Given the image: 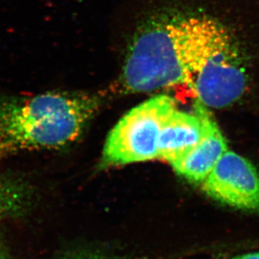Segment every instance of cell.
Listing matches in <instances>:
<instances>
[{
    "label": "cell",
    "mask_w": 259,
    "mask_h": 259,
    "mask_svg": "<svg viewBox=\"0 0 259 259\" xmlns=\"http://www.w3.org/2000/svg\"><path fill=\"white\" fill-rule=\"evenodd\" d=\"M201 134V119L196 113H186L177 107L168 116L162 127L159 159H164L171 165L196 146Z\"/></svg>",
    "instance_id": "7"
},
{
    "label": "cell",
    "mask_w": 259,
    "mask_h": 259,
    "mask_svg": "<svg viewBox=\"0 0 259 259\" xmlns=\"http://www.w3.org/2000/svg\"><path fill=\"white\" fill-rule=\"evenodd\" d=\"M31 200V189L25 181L0 174V223L25 213Z\"/></svg>",
    "instance_id": "8"
},
{
    "label": "cell",
    "mask_w": 259,
    "mask_h": 259,
    "mask_svg": "<svg viewBox=\"0 0 259 259\" xmlns=\"http://www.w3.org/2000/svg\"><path fill=\"white\" fill-rule=\"evenodd\" d=\"M195 17L154 21L140 29L130 46L120 86L127 93H144L184 85Z\"/></svg>",
    "instance_id": "2"
},
{
    "label": "cell",
    "mask_w": 259,
    "mask_h": 259,
    "mask_svg": "<svg viewBox=\"0 0 259 259\" xmlns=\"http://www.w3.org/2000/svg\"><path fill=\"white\" fill-rule=\"evenodd\" d=\"M232 259H259V252H250L246 254L238 255Z\"/></svg>",
    "instance_id": "11"
},
{
    "label": "cell",
    "mask_w": 259,
    "mask_h": 259,
    "mask_svg": "<svg viewBox=\"0 0 259 259\" xmlns=\"http://www.w3.org/2000/svg\"><path fill=\"white\" fill-rule=\"evenodd\" d=\"M194 112L201 119V139L186 156L172 164L171 166L176 173L187 181L201 184L228 151V148L225 137L209 108L196 99Z\"/></svg>",
    "instance_id": "6"
},
{
    "label": "cell",
    "mask_w": 259,
    "mask_h": 259,
    "mask_svg": "<svg viewBox=\"0 0 259 259\" xmlns=\"http://www.w3.org/2000/svg\"><path fill=\"white\" fill-rule=\"evenodd\" d=\"M0 259H12L1 237H0Z\"/></svg>",
    "instance_id": "10"
},
{
    "label": "cell",
    "mask_w": 259,
    "mask_h": 259,
    "mask_svg": "<svg viewBox=\"0 0 259 259\" xmlns=\"http://www.w3.org/2000/svg\"><path fill=\"white\" fill-rule=\"evenodd\" d=\"M101 105L98 96L86 93H45L0 101V160L73 144Z\"/></svg>",
    "instance_id": "1"
},
{
    "label": "cell",
    "mask_w": 259,
    "mask_h": 259,
    "mask_svg": "<svg viewBox=\"0 0 259 259\" xmlns=\"http://www.w3.org/2000/svg\"><path fill=\"white\" fill-rule=\"evenodd\" d=\"M244 61L230 33L215 20L195 17L184 85L207 108L236 103L247 88Z\"/></svg>",
    "instance_id": "3"
},
{
    "label": "cell",
    "mask_w": 259,
    "mask_h": 259,
    "mask_svg": "<svg viewBox=\"0 0 259 259\" xmlns=\"http://www.w3.org/2000/svg\"><path fill=\"white\" fill-rule=\"evenodd\" d=\"M53 259H128L119 254L104 252L101 250L81 249L65 252Z\"/></svg>",
    "instance_id": "9"
},
{
    "label": "cell",
    "mask_w": 259,
    "mask_h": 259,
    "mask_svg": "<svg viewBox=\"0 0 259 259\" xmlns=\"http://www.w3.org/2000/svg\"><path fill=\"white\" fill-rule=\"evenodd\" d=\"M176 108L173 98L158 95L126 113L108 135L101 166H123L159 159L162 127Z\"/></svg>",
    "instance_id": "4"
},
{
    "label": "cell",
    "mask_w": 259,
    "mask_h": 259,
    "mask_svg": "<svg viewBox=\"0 0 259 259\" xmlns=\"http://www.w3.org/2000/svg\"><path fill=\"white\" fill-rule=\"evenodd\" d=\"M215 201L241 210L259 212V172L244 157L228 150L201 183Z\"/></svg>",
    "instance_id": "5"
}]
</instances>
